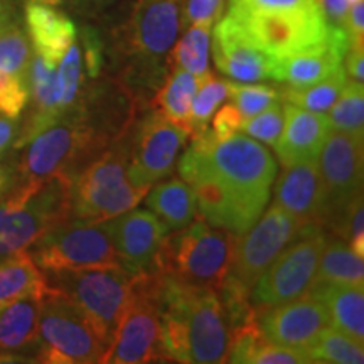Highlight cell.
<instances>
[{"instance_id": "cell-1", "label": "cell", "mask_w": 364, "mask_h": 364, "mask_svg": "<svg viewBox=\"0 0 364 364\" xmlns=\"http://www.w3.org/2000/svg\"><path fill=\"white\" fill-rule=\"evenodd\" d=\"M132 129L120 132L71 181L70 218L107 221L136 208L149 189L129 177Z\"/></svg>"}, {"instance_id": "cell-2", "label": "cell", "mask_w": 364, "mask_h": 364, "mask_svg": "<svg viewBox=\"0 0 364 364\" xmlns=\"http://www.w3.org/2000/svg\"><path fill=\"white\" fill-rule=\"evenodd\" d=\"M110 134L93 124L88 108L68 115L27 142L16 162L17 182H41L65 174L73 181L107 147Z\"/></svg>"}, {"instance_id": "cell-3", "label": "cell", "mask_w": 364, "mask_h": 364, "mask_svg": "<svg viewBox=\"0 0 364 364\" xmlns=\"http://www.w3.org/2000/svg\"><path fill=\"white\" fill-rule=\"evenodd\" d=\"M238 235L193 221L162 241L154 268L184 285L218 290L233 262Z\"/></svg>"}, {"instance_id": "cell-4", "label": "cell", "mask_w": 364, "mask_h": 364, "mask_svg": "<svg viewBox=\"0 0 364 364\" xmlns=\"http://www.w3.org/2000/svg\"><path fill=\"white\" fill-rule=\"evenodd\" d=\"M71 179L65 174L41 182H16L0 199V260L29 250L49 228L70 218Z\"/></svg>"}, {"instance_id": "cell-5", "label": "cell", "mask_w": 364, "mask_h": 364, "mask_svg": "<svg viewBox=\"0 0 364 364\" xmlns=\"http://www.w3.org/2000/svg\"><path fill=\"white\" fill-rule=\"evenodd\" d=\"M135 275L120 265L46 273L49 287L85 314L107 348H110L118 321L132 297Z\"/></svg>"}, {"instance_id": "cell-6", "label": "cell", "mask_w": 364, "mask_h": 364, "mask_svg": "<svg viewBox=\"0 0 364 364\" xmlns=\"http://www.w3.org/2000/svg\"><path fill=\"white\" fill-rule=\"evenodd\" d=\"M38 331L39 346L36 363H102L108 349L85 314L53 287H49L39 300Z\"/></svg>"}, {"instance_id": "cell-7", "label": "cell", "mask_w": 364, "mask_h": 364, "mask_svg": "<svg viewBox=\"0 0 364 364\" xmlns=\"http://www.w3.org/2000/svg\"><path fill=\"white\" fill-rule=\"evenodd\" d=\"M213 171L253 206L265 209L277 176V162L262 144L240 132L216 140L211 130L193 136Z\"/></svg>"}, {"instance_id": "cell-8", "label": "cell", "mask_w": 364, "mask_h": 364, "mask_svg": "<svg viewBox=\"0 0 364 364\" xmlns=\"http://www.w3.org/2000/svg\"><path fill=\"white\" fill-rule=\"evenodd\" d=\"M161 273L156 268L136 273L132 297L113 334L102 363L140 364L169 361L161 344V309H159Z\"/></svg>"}, {"instance_id": "cell-9", "label": "cell", "mask_w": 364, "mask_h": 364, "mask_svg": "<svg viewBox=\"0 0 364 364\" xmlns=\"http://www.w3.org/2000/svg\"><path fill=\"white\" fill-rule=\"evenodd\" d=\"M31 257L44 273L120 265L107 221L68 218L49 228L29 247Z\"/></svg>"}, {"instance_id": "cell-10", "label": "cell", "mask_w": 364, "mask_h": 364, "mask_svg": "<svg viewBox=\"0 0 364 364\" xmlns=\"http://www.w3.org/2000/svg\"><path fill=\"white\" fill-rule=\"evenodd\" d=\"M181 179L193 188L198 213L209 226L233 235H243L262 216L263 209L253 206L228 186L209 166L204 154L191 144L177 164Z\"/></svg>"}, {"instance_id": "cell-11", "label": "cell", "mask_w": 364, "mask_h": 364, "mask_svg": "<svg viewBox=\"0 0 364 364\" xmlns=\"http://www.w3.org/2000/svg\"><path fill=\"white\" fill-rule=\"evenodd\" d=\"M327 235L324 230H304L265 268L250 290L255 311L275 307L302 297L316 280Z\"/></svg>"}, {"instance_id": "cell-12", "label": "cell", "mask_w": 364, "mask_h": 364, "mask_svg": "<svg viewBox=\"0 0 364 364\" xmlns=\"http://www.w3.org/2000/svg\"><path fill=\"white\" fill-rule=\"evenodd\" d=\"M363 136L331 129L317 159L326 196L324 228L338 233L344 218L363 198Z\"/></svg>"}, {"instance_id": "cell-13", "label": "cell", "mask_w": 364, "mask_h": 364, "mask_svg": "<svg viewBox=\"0 0 364 364\" xmlns=\"http://www.w3.org/2000/svg\"><path fill=\"white\" fill-rule=\"evenodd\" d=\"M241 33L272 58H285L326 43L329 38L321 7L292 12L228 11Z\"/></svg>"}, {"instance_id": "cell-14", "label": "cell", "mask_w": 364, "mask_h": 364, "mask_svg": "<svg viewBox=\"0 0 364 364\" xmlns=\"http://www.w3.org/2000/svg\"><path fill=\"white\" fill-rule=\"evenodd\" d=\"M182 33V0H136L129 22L130 51L139 63V83L164 81V59Z\"/></svg>"}, {"instance_id": "cell-15", "label": "cell", "mask_w": 364, "mask_h": 364, "mask_svg": "<svg viewBox=\"0 0 364 364\" xmlns=\"http://www.w3.org/2000/svg\"><path fill=\"white\" fill-rule=\"evenodd\" d=\"M302 233L295 218L273 203L247 233L236 238L233 262L226 279L252 290L265 268Z\"/></svg>"}, {"instance_id": "cell-16", "label": "cell", "mask_w": 364, "mask_h": 364, "mask_svg": "<svg viewBox=\"0 0 364 364\" xmlns=\"http://www.w3.org/2000/svg\"><path fill=\"white\" fill-rule=\"evenodd\" d=\"M188 139V130L174 125L157 110L144 115L130 134L129 177L132 184L150 189L154 182L169 176Z\"/></svg>"}, {"instance_id": "cell-17", "label": "cell", "mask_w": 364, "mask_h": 364, "mask_svg": "<svg viewBox=\"0 0 364 364\" xmlns=\"http://www.w3.org/2000/svg\"><path fill=\"white\" fill-rule=\"evenodd\" d=\"M184 318L191 363H226L228 349H230V329L216 290L186 285Z\"/></svg>"}, {"instance_id": "cell-18", "label": "cell", "mask_w": 364, "mask_h": 364, "mask_svg": "<svg viewBox=\"0 0 364 364\" xmlns=\"http://www.w3.org/2000/svg\"><path fill=\"white\" fill-rule=\"evenodd\" d=\"M257 322L268 343L297 349H307L322 331L331 327L324 304L307 294L292 302L257 311Z\"/></svg>"}, {"instance_id": "cell-19", "label": "cell", "mask_w": 364, "mask_h": 364, "mask_svg": "<svg viewBox=\"0 0 364 364\" xmlns=\"http://www.w3.org/2000/svg\"><path fill=\"white\" fill-rule=\"evenodd\" d=\"M108 228L118 263L130 273L154 270L159 248L171 233L152 211L135 208L108 220Z\"/></svg>"}, {"instance_id": "cell-20", "label": "cell", "mask_w": 364, "mask_h": 364, "mask_svg": "<svg viewBox=\"0 0 364 364\" xmlns=\"http://www.w3.org/2000/svg\"><path fill=\"white\" fill-rule=\"evenodd\" d=\"M211 38L215 65L228 78L240 83L272 80L275 58L255 46L230 16L218 21Z\"/></svg>"}, {"instance_id": "cell-21", "label": "cell", "mask_w": 364, "mask_h": 364, "mask_svg": "<svg viewBox=\"0 0 364 364\" xmlns=\"http://www.w3.org/2000/svg\"><path fill=\"white\" fill-rule=\"evenodd\" d=\"M304 230H324L326 196L317 162L287 166L275 184V199Z\"/></svg>"}, {"instance_id": "cell-22", "label": "cell", "mask_w": 364, "mask_h": 364, "mask_svg": "<svg viewBox=\"0 0 364 364\" xmlns=\"http://www.w3.org/2000/svg\"><path fill=\"white\" fill-rule=\"evenodd\" d=\"M348 49L349 38L346 31L329 26V38L326 43L292 56L275 58L272 80L292 88H304L318 83L343 68Z\"/></svg>"}, {"instance_id": "cell-23", "label": "cell", "mask_w": 364, "mask_h": 364, "mask_svg": "<svg viewBox=\"0 0 364 364\" xmlns=\"http://www.w3.org/2000/svg\"><path fill=\"white\" fill-rule=\"evenodd\" d=\"M284 129L273 145L282 166L317 162L331 130L329 118L324 113L304 110L290 103L284 105Z\"/></svg>"}, {"instance_id": "cell-24", "label": "cell", "mask_w": 364, "mask_h": 364, "mask_svg": "<svg viewBox=\"0 0 364 364\" xmlns=\"http://www.w3.org/2000/svg\"><path fill=\"white\" fill-rule=\"evenodd\" d=\"M24 29L33 51L54 66L78 36L76 24L66 12L34 0H24Z\"/></svg>"}, {"instance_id": "cell-25", "label": "cell", "mask_w": 364, "mask_h": 364, "mask_svg": "<svg viewBox=\"0 0 364 364\" xmlns=\"http://www.w3.org/2000/svg\"><path fill=\"white\" fill-rule=\"evenodd\" d=\"M27 85H29V110L24 122L19 125L14 152L24 147L36 135L61 120L58 95H56V66L49 65L39 54L33 53L29 71H27Z\"/></svg>"}, {"instance_id": "cell-26", "label": "cell", "mask_w": 364, "mask_h": 364, "mask_svg": "<svg viewBox=\"0 0 364 364\" xmlns=\"http://www.w3.org/2000/svg\"><path fill=\"white\" fill-rule=\"evenodd\" d=\"M39 300L27 297L0 307V363H36Z\"/></svg>"}, {"instance_id": "cell-27", "label": "cell", "mask_w": 364, "mask_h": 364, "mask_svg": "<svg viewBox=\"0 0 364 364\" xmlns=\"http://www.w3.org/2000/svg\"><path fill=\"white\" fill-rule=\"evenodd\" d=\"M364 285L317 282L307 295L321 300L331 317V326L364 344Z\"/></svg>"}, {"instance_id": "cell-28", "label": "cell", "mask_w": 364, "mask_h": 364, "mask_svg": "<svg viewBox=\"0 0 364 364\" xmlns=\"http://www.w3.org/2000/svg\"><path fill=\"white\" fill-rule=\"evenodd\" d=\"M145 204L154 215L161 218L171 231L191 225L198 216L194 191L184 179L171 177L147 191Z\"/></svg>"}, {"instance_id": "cell-29", "label": "cell", "mask_w": 364, "mask_h": 364, "mask_svg": "<svg viewBox=\"0 0 364 364\" xmlns=\"http://www.w3.org/2000/svg\"><path fill=\"white\" fill-rule=\"evenodd\" d=\"M48 290V277L27 250L0 260V307L27 297L43 299Z\"/></svg>"}, {"instance_id": "cell-30", "label": "cell", "mask_w": 364, "mask_h": 364, "mask_svg": "<svg viewBox=\"0 0 364 364\" xmlns=\"http://www.w3.org/2000/svg\"><path fill=\"white\" fill-rule=\"evenodd\" d=\"M199 83H201L199 76L191 75L179 68H171V75H166L162 86L156 93L154 107L172 124L189 132L191 103Z\"/></svg>"}, {"instance_id": "cell-31", "label": "cell", "mask_w": 364, "mask_h": 364, "mask_svg": "<svg viewBox=\"0 0 364 364\" xmlns=\"http://www.w3.org/2000/svg\"><path fill=\"white\" fill-rule=\"evenodd\" d=\"M317 282H334V284H364V262L341 238H327L316 273Z\"/></svg>"}, {"instance_id": "cell-32", "label": "cell", "mask_w": 364, "mask_h": 364, "mask_svg": "<svg viewBox=\"0 0 364 364\" xmlns=\"http://www.w3.org/2000/svg\"><path fill=\"white\" fill-rule=\"evenodd\" d=\"M211 31L209 24H191L186 33L177 38L167 54V66L179 68L191 75L206 76L209 73V48H211Z\"/></svg>"}, {"instance_id": "cell-33", "label": "cell", "mask_w": 364, "mask_h": 364, "mask_svg": "<svg viewBox=\"0 0 364 364\" xmlns=\"http://www.w3.org/2000/svg\"><path fill=\"white\" fill-rule=\"evenodd\" d=\"M348 75H346L344 66L331 75L329 78L318 81V83L304 86V88H292V86H287V88L280 90L282 98L285 103L294 105V107L304 108L309 112H318L326 113L332 105L336 103V100L339 98V95L343 93L346 83H348Z\"/></svg>"}, {"instance_id": "cell-34", "label": "cell", "mask_w": 364, "mask_h": 364, "mask_svg": "<svg viewBox=\"0 0 364 364\" xmlns=\"http://www.w3.org/2000/svg\"><path fill=\"white\" fill-rule=\"evenodd\" d=\"M309 356L314 363L331 364H363V344L349 338L348 334L334 327H327L318 338L307 348Z\"/></svg>"}, {"instance_id": "cell-35", "label": "cell", "mask_w": 364, "mask_h": 364, "mask_svg": "<svg viewBox=\"0 0 364 364\" xmlns=\"http://www.w3.org/2000/svg\"><path fill=\"white\" fill-rule=\"evenodd\" d=\"M228 90H230V81L218 78V76L211 75V71L206 76H203L193 103H191V139L208 130L209 120L220 108V105L228 98Z\"/></svg>"}, {"instance_id": "cell-36", "label": "cell", "mask_w": 364, "mask_h": 364, "mask_svg": "<svg viewBox=\"0 0 364 364\" xmlns=\"http://www.w3.org/2000/svg\"><path fill=\"white\" fill-rule=\"evenodd\" d=\"M33 53V46L19 17L0 31V71L27 76Z\"/></svg>"}, {"instance_id": "cell-37", "label": "cell", "mask_w": 364, "mask_h": 364, "mask_svg": "<svg viewBox=\"0 0 364 364\" xmlns=\"http://www.w3.org/2000/svg\"><path fill=\"white\" fill-rule=\"evenodd\" d=\"M329 124L334 130L356 136L364 134V88L363 83L348 80L343 93L329 108Z\"/></svg>"}, {"instance_id": "cell-38", "label": "cell", "mask_w": 364, "mask_h": 364, "mask_svg": "<svg viewBox=\"0 0 364 364\" xmlns=\"http://www.w3.org/2000/svg\"><path fill=\"white\" fill-rule=\"evenodd\" d=\"M228 98L238 108L243 118H250L280 102L282 91L270 85H252L230 81Z\"/></svg>"}, {"instance_id": "cell-39", "label": "cell", "mask_w": 364, "mask_h": 364, "mask_svg": "<svg viewBox=\"0 0 364 364\" xmlns=\"http://www.w3.org/2000/svg\"><path fill=\"white\" fill-rule=\"evenodd\" d=\"M284 107L277 103L267 110L257 113V115L245 118L240 130L252 139L258 140V142L275 145L282 134V129H284Z\"/></svg>"}, {"instance_id": "cell-40", "label": "cell", "mask_w": 364, "mask_h": 364, "mask_svg": "<svg viewBox=\"0 0 364 364\" xmlns=\"http://www.w3.org/2000/svg\"><path fill=\"white\" fill-rule=\"evenodd\" d=\"M29 102L27 76L9 75L0 71V113L19 120Z\"/></svg>"}, {"instance_id": "cell-41", "label": "cell", "mask_w": 364, "mask_h": 364, "mask_svg": "<svg viewBox=\"0 0 364 364\" xmlns=\"http://www.w3.org/2000/svg\"><path fill=\"white\" fill-rule=\"evenodd\" d=\"M223 11L225 0H182V29L191 24H216Z\"/></svg>"}, {"instance_id": "cell-42", "label": "cell", "mask_w": 364, "mask_h": 364, "mask_svg": "<svg viewBox=\"0 0 364 364\" xmlns=\"http://www.w3.org/2000/svg\"><path fill=\"white\" fill-rule=\"evenodd\" d=\"M316 7L317 0H228V11L292 12Z\"/></svg>"}, {"instance_id": "cell-43", "label": "cell", "mask_w": 364, "mask_h": 364, "mask_svg": "<svg viewBox=\"0 0 364 364\" xmlns=\"http://www.w3.org/2000/svg\"><path fill=\"white\" fill-rule=\"evenodd\" d=\"M243 115L238 112V108L235 107L233 103L223 105L220 110L215 112L213 115V129L211 134L215 135L216 140H223L226 136L236 134L240 132L241 124H243Z\"/></svg>"}, {"instance_id": "cell-44", "label": "cell", "mask_w": 364, "mask_h": 364, "mask_svg": "<svg viewBox=\"0 0 364 364\" xmlns=\"http://www.w3.org/2000/svg\"><path fill=\"white\" fill-rule=\"evenodd\" d=\"M349 48H364V0L349 6L344 24Z\"/></svg>"}, {"instance_id": "cell-45", "label": "cell", "mask_w": 364, "mask_h": 364, "mask_svg": "<svg viewBox=\"0 0 364 364\" xmlns=\"http://www.w3.org/2000/svg\"><path fill=\"white\" fill-rule=\"evenodd\" d=\"M317 4L324 14L327 24L336 29L346 31L344 24L349 11L348 0H317Z\"/></svg>"}, {"instance_id": "cell-46", "label": "cell", "mask_w": 364, "mask_h": 364, "mask_svg": "<svg viewBox=\"0 0 364 364\" xmlns=\"http://www.w3.org/2000/svg\"><path fill=\"white\" fill-rule=\"evenodd\" d=\"M17 135H19V124H17V120L0 113V159L12 152Z\"/></svg>"}, {"instance_id": "cell-47", "label": "cell", "mask_w": 364, "mask_h": 364, "mask_svg": "<svg viewBox=\"0 0 364 364\" xmlns=\"http://www.w3.org/2000/svg\"><path fill=\"white\" fill-rule=\"evenodd\" d=\"M344 71L349 80L364 81V48H349L344 56Z\"/></svg>"}, {"instance_id": "cell-48", "label": "cell", "mask_w": 364, "mask_h": 364, "mask_svg": "<svg viewBox=\"0 0 364 364\" xmlns=\"http://www.w3.org/2000/svg\"><path fill=\"white\" fill-rule=\"evenodd\" d=\"M17 182V171H16V162L0 161V199L11 191Z\"/></svg>"}, {"instance_id": "cell-49", "label": "cell", "mask_w": 364, "mask_h": 364, "mask_svg": "<svg viewBox=\"0 0 364 364\" xmlns=\"http://www.w3.org/2000/svg\"><path fill=\"white\" fill-rule=\"evenodd\" d=\"M17 17L19 14H17L16 0H0V31Z\"/></svg>"}, {"instance_id": "cell-50", "label": "cell", "mask_w": 364, "mask_h": 364, "mask_svg": "<svg viewBox=\"0 0 364 364\" xmlns=\"http://www.w3.org/2000/svg\"><path fill=\"white\" fill-rule=\"evenodd\" d=\"M34 2H41V4H48V6L53 7H71V9H78L83 6V0H34Z\"/></svg>"}, {"instance_id": "cell-51", "label": "cell", "mask_w": 364, "mask_h": 364, "mask_svg": "<svg viewBox=\"0 0 364 364\" xmlns=\"http://www.w3.org/2000/svg\"><path fill=\"white\" fill-rule=\"evenodd\" d=\"M83 2H95V4H107V2H112V0H83Z\"/></svg>"}, {"instance_id": "cell-52", "label": "cell", "mask_w": 364, "mask_h": 364, "mask_svg": "<svg viewBox=\"0 0 364 364\" xmlns=\"http://www.w3.org/2000/svg\"><path fill=\"white\" fill-rule=\"evenodd\" d=\"M356 2H361V0H348L349 6H353V4H356Z\"/></svg>"}]
</instances>
